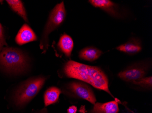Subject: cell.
I'll return each instance as SVG.
<instances>
[{"label":"cell","mask_w":152,"mask_h":113,"mask_svg":"<svg viewBox=\"0 0 152 113\" xmlns=\"http://www.w3.org/2000/svg\"><path fill=\"white\" fill-rule=\"evenodd\" d=\"M77 108L76 106L72 105L67 109L68 113H76L77 112Z\"/></svg>","instance_id":"cell-17"},{"label":"cell","mask_w":152,"mask_h":113,"mask_svg":"<svg viewBox=\"0 0 152 113\" xmlns=\"http://www.w3.org/2000/svg\"><path fill=\"white\" fill-rule=\"evenodd\" d=\"M90 4L96 8H99L114 17H121L118 6L109 0H90Z\"/></svg>","instance_id":"cell-7"},{"label":"cell","mask_w":152,"mask_h":113,"mask_svg":"<svg viewBox=\"0 0 152 113\" xmlns=\"http://www.w3.org/2000/svg\"><path fill=\"white\" fill-rule=\"evenodd\" d=\"M116 49L119 51L133 55L140 52L142 48L140 41L134 38L131 39L125 44L120 45Z\"/></svg>","instance_id":"cell-9"},{"label":"cell","mask_w":152,"mask_h":113,"mask_svg":"<svg viewBox=\"0 0 152 113\" xmlns=\"http://www.w3.org/2000/svg\"><path fill=\"white\" fill-rule=\"evenodd\" d=\"M7 3L12 10L17 13L26 22H28L27 14L23 2L20 0H7Z\"/></svg>","instance_id":"cell-14"},{"label":"cell","mask_w":152,"mask_h":113,"mask_svg":"<svg viewBox=\"0 0 152 113\" xmlns=\"http://www.w3.org/2000/svg\"><path fill=\"white\" fill-rule=\"evenodd\" d=\"M63 73L66 77L86 82L96 89L105 91L113 96L109 89L107 76L98 67L70 60L64 66Z\"/></svg>","instance_id":"cell-1"},{"label":"cell","mask_w":152,"mask_h":113,"mask_svg":"<svg viewBox=\"0 0 152 113\" xmlns=\"http://www.w3.org/2000/svg\"><path fill=\"white\" fill-rule=\"evenodd\" d=\"M132 83L136 85L140 86L142 87L151 88L152 86V76L144 77L137 81H134Z\"/></svg>","instance_id":"cell-15"},{"label":"cell","mask_w":152,"mask_h":113,"mask_svg":"<svg viewBox=\"0 0 152 113\" xmlns=\"http://www.w3.org/2000/svg\"><path fill=\"white\" fill-rule=\"evenodd\" d=\"M45 76L32 77L23 82L16 90L14 95L15 105L22 108L27 105L37 95L45 84Z\"/></svg>","instance_id":"cell-3"},{"label":"cell","mask_w":152,"mask_h":113,"mask_svg":"<svg viewBox=\"0 0 152 113\" xmlns=\"http://www.w3.org/2000/svg\"><path fill=\"white\" fill-rule=\"evenodd\" d=\"M0 66L7 73L19 74L28 67L26 56L19 49L4 48L0 53Z\"/></svg>","instance_id":"cell-2"},{"label":"cell","mask_w":152,"mask_h":113,"mask_svg":"<svg viewBox=\"0 0 152 113\" xmlns=\"http://www.w3.org/2000/svg\"><path fill=\"white\" fill-rule=\"evenodd\" d=\"M5 45H7V44L4 37L3 27L1 24L0 23V52L1 51L3 48V47Z\"/></svg>","instance_id":"cell-16"},{"label":"cell","mask_w":152,"mask_h":113,"mask_svg":"<svg viewBox=\"0 0 152 113\" xmlns=\"http://www.w3.org/2000/svg\"><path fill=\"white\" fill-rule=\"evenodd\" d=\"M102 53V52L98 48L89 47L85 48L80 51L79 57L83 60L93 62L99 58Z\"/></svg>","instance_id":"cell-12"},{"label":"cell","mask_w":152,"mask_h":113,"mask_svg":"<svg viewBox=\"0 0 152 113\" xmlns=\"http://www.w3.org/2000/svg\"><path fill=\"white\" fill-rule=\"evenodd\" d=\"M35 113H48V110L46 108H44L41 110H38Z\"/></svg>","instance_id":"cell-18"},{"label":"cell","mask_w":152,"mask_h":113,"mask_svg":"<svg viewBox=\"0 0 152 113\" xmlns=\"http://www.w3.org/2000/svg\"><path fill=\"white\" fill-rule=\"evenodd\" d=\"M67 89L77 97L86 100L93 104L96 103V98L94 91L85 83L79 81H72L68 84Z\"/></svg>","instance_id":"cell-5"},{"label":"cell","mask_w":152,"mask_h":113,"mask_svg":"<svg viewBox=\"0 0 152 113\" xmlns=\"http://www.w3.org/2000/svg\"><path fill=\"white\" fill-rule=\"evenodd\" d=\"M93 110L94 113H118L119 111L118 103L116 101L104 103H96Z\"/></svg>","instance_id":"cell-10"},{"label":"cell","mask_w":152,"mask_h":113,"mask_svg":"<svg viewBox=\"0 0 152 113\" xmlns=\"http://www.w3.org/2000/svg\"><path fill=\"white\" fill-rule=\"evenodd\" d=\"M37 39L35 33L31 27L27 24H24L18 32L15 40L18 45H22L36 41Z\"/></svg>","instance_id":"cell-8"},{"label":"cell","mask_w":152,"mask_h":113,"mask_svg":"<svg viewBox=\"0 0 152 113\" xmlns=\"http://www.w3.org/2000/svg\"><path fill=\"white\" fill-rule=\"evenodd\" d=\"M66 17V11L62 1L52 10L45 25L40 43V48L43 50V53L46 52L49 46V35L63 24Z\"/></svg>","instance_id":"cell-4"},{"label":"cell","mask_w":152,"mask_h":113,"mask_svg":"<svg viewBox=\"0 0 152 113\" xmlns=\"http://www.w3.org/2000/svg\"><path fill=\"white\" fill-rule=\"evenodd\" d=\"M60 50L67 57H70L74 47L72 38L66 34H64L60 38L58 44Z\"/></svg>","instance_id":"cell-11"},{"label":"cell","mask_w":152,"mask_h":113,"mask_svg":"<svg viewBox=\"0 0 152 113\" xmlns=\"http://www.w3.org/2000/svg\"><path fill=\"white\" fill-rule=\"evenodd\" d=\"M61 91L58 87L52 86L48 88L44 95V105L45 107L56 103L58 101Z\"/></svg>","instance_id":"cell-13"},{"label":"cell","mask_w":152,"mask_h":113,"mask_svg":"<svg viewBox=\"0 0 152 113\" xmlns=\"http://www.w3.org/2000/svg\"><path fill=\"white\" fill-rule=\"evenodd\" d=\"M146 75L145 69L140 66H134L121 71L118 76L120 78L124 81L133 82L142 78Z\"/></svg>","instance_id":"cell-6"}]
</instances>
